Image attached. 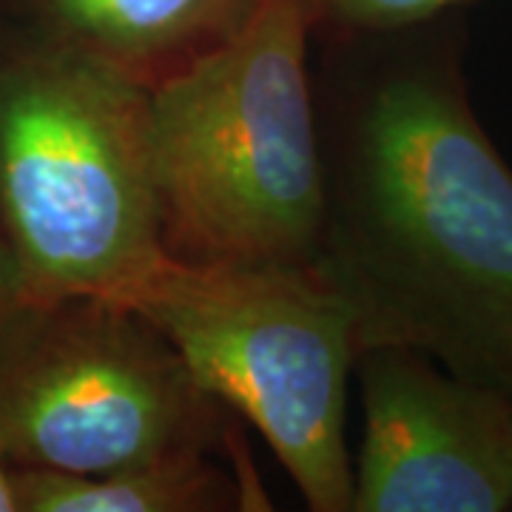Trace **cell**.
<instances>
[{
  "label": "cell",
  "mask_w": 512,
  "mask_h": 512,
  "mask_svg": "<svg viewBox=\"0 0 512 512\" xmlns=\"http://www.w3.org/2000/svg\"><path fill=\"white\" fill-rule=\"evenodd\" d=\"M322 228L313 265L359 353L410 348L512 393V168L478 120L450 15L336 35L316 83Z\"/></svg>",
  "instance_id": "1"
},
{
  "label": "cell",
  "mask_w": 512,
  "mask_h": 512,
  "mask_svg": "<svg viewBox=\"0 0 512 512\" xmlns=\"http://www.w3.org/2000/svg\"><path fill=\"white\" fill-rule=\"evenodd\" d=\"M313 29V0H265L228 46L151 92L165 256L313 265L322 228Z\"/></svg>",
  "instance_id": "2"
},
{
  "label": "cell",
  "mask_w": 512,
  "mask_h": 512,
  "mask_svg": "<svg viewBox=\"0 0 512 512\" xmlns=\"http://www.w3.org/2000/svg\"><path fill=\"white\" fill-rule=\"evenodd\" d=\"M0 231L23 299L117 296L157 265L151 92L46 37L6 49Z\"/></svg>",
  "instance_id": "3"
},
{
  "label": "cell",
  "mask_w": 512,
  "mask_h": 512,
  "mask_svg": "<svg viewBox=\"0 0 512 512\" xmlns=\"http://www.w3.org/2000/svg\"><path fill=\"white\" fill-rule=\"evenodd\" d=\"M114 299L151 319L200 384L268 441L308 507L350 512L345 439L353 313L316 265H185L163 256Z\"/></svg>",
  "instance_id": "4"
},
{
  "label": "cell",
  "mask_w": 512,
  "mask_h": 512,
  "mask_svg": "<svg viewBox=\"0 0 512 512\" xmlns=\"http://www.w3.org/2000/svg\"><path fill=\"white\" fill-rule=\"evenodd\" d=\"M225 404L171 339L114 296L20 299L0 325V458L103 476L214 453Z\"/></svg>",
  "instance_id": "5"
},
{
  "label": "cell",
  "mask_w": 512,
  "mask_h": 512,
  "mask_svg": "<svg viewBox=\"0 0 512 512\" xmlns=\"http://www.w3.org/2000/svg\"><path fill=\"white\" fill-rule=\"evenodd\" d=\"M353 370L365 433L350 512H512V393L390 345Z\"/></svg>",
  "instance_id": "6"
},
{
  "label": "cell",
  "mask_w": 512,
  "mask_h": 512,
  "mask_svg": "<svg viewBox=\"0 0 512 512\" xmlns=\"http://www.w3.org/2000/svg\"><path fill=\"white\" fill-rule=\"evenodd\" d=\"M35 32L111 72L160 89L220 52L265 0H32Z\"/></svg>",
  "instance_id": "7"
},
{
  "label": "cell",
  "mask_w": 512,
  "mask_h": 512,
  "mask_svg": "<svg viewBox=\"0 0 512 512\" xmlns=\"http://www.w3.org/2000/svg\"><path fill=\"white\" fill-rule=\"evenodd\" d=\"M18 470L20 512H225L248 493L211 453H177L103 476Z\"/></svg>",
  "instance_id": "8"
},
{
  "label": "cell",
  "mask_w": 512,
  "mask_h": 512,
  "mask_svg": "<svg viewBox=\"0 0 512 512\" xmlns=\"http://www.w3.org/2000/svg\"><path fill=\"white\" fill-rule=\"evenodd\" d=\"M476 0H313L316 26L333 35H384L447 18Z\"/></svg>",
  "instance_id": "9"
},
{
  "label": "cell",
  "mask_w": 512,
  "mask_h": 512,
  "mask_svg": "<svg viewBox=\"0 0 512 512\" xmlns=\"http://www.w3.org/2000/svg\"><path fill=\"white\" fill-rule=\"evenodd\" d=\"M20 299H23V285H20L18 262H15L12 248L0 231V325L9 313L15 311Z\"/></svg>",
  "instance_id": "10"
},
{
  "label": "cell",
  "mask_w": 512,
  "mask_h": 512,
  "mask_svg": "<svg viewBox=\"0 0 512 512\" xmlns=\"http://www.w3.org/2000/svg\"><path fill=\"white\" fill-rule=\"evenodd\" d=\"M0 512H20L18 470L6 458H0Z\"/></svg>",
  "instance_id": "11"
}]
</instances>
